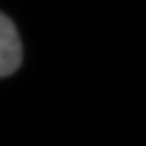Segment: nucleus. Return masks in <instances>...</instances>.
I'll return each instance as SVG.
<instances>
[{
    "label": "nucleus",
    "mask_w": 146,
    "mask_h": 146,
    "mask_svg": "<svg viewBox=\"0 0 146 146\" xmlns=\"http://www.w3.org/2000/svg\"><path fill=\"white\" fill-rule=\"evenodd\" d=\"M23 45L14 23L0 12V77H8L21 67Z\"/></svg>",
    "instance_id": "1"
}]
</instances>
